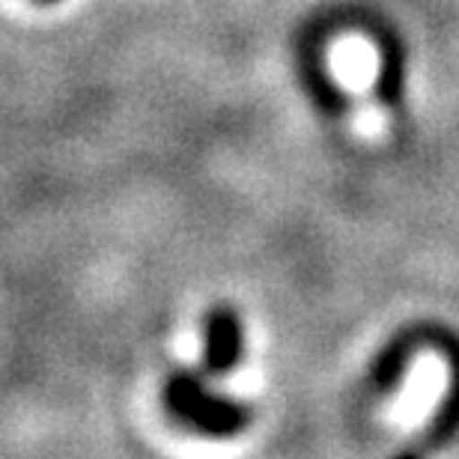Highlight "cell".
Segmentation results:
<instances>
[{"label": "cell", "mask_w": 459, "mask_h": 459, "mask_svg": "<svg viewBox=\"0 0 459 459\" xmlns=\"http://www.w3.org/2000/svg\"><path fill=\"white\" fill-rule=\"evenodd\" d=\"M164 406L182 424L212 438L238 436L254 418L251 406L206 391V385L188 370L173 373L168 379V385H164Z\"/></svg>", "instance_id": "6da1fadb"}, {"label": "cell", "mask_w": 459, "mask_h": 459, "mask_svg": "<svg viewBox=\"0 0 459 459\" xmlns=\"http://www.w3.org/2000/svg\"><path fill=\"white\" fill-rule=\"evenodd\" d=\"M245 352L242 319L233 307L218 305L206 316V343H204V370L209 376H227L236 370Z\"/></svg>", "instance_id": "7a4b0ae2"}, {"label": "cell", "mask_w": 459, "mask_h": 459, "mask_svg": "<svg viewBox=\"0 0 459 459\" xmlns=\"http://www.w3.org/2000/svg\"><path fill=\"white\" fill-rule=\"evenodd\" d=\"M42 4H57V0H42Z\"/></svg>", "instance_id": "3957f363"}]
</instances>
